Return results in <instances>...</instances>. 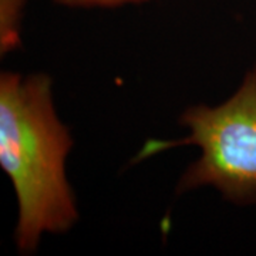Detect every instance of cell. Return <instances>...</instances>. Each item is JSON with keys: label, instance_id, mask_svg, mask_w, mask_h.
I'll list each match as a JSON object with an SVG mask.
<instances>
[{"label": "cell", "instance_id": "277c9868", "mask_svg": "<svg viewBox=\"0 0 256 256\" xmlns=\"http://www.w3.org/2000/svg\"><path fill=\"white\" fill-rule=\"evenodd\" d=\"M56 2L76 8H116L127 3H141L146 0H56Z\"/></svg>", "mask_w": 256, "mask_h": 256}, {"label": "cell", "instance_id": "3957f363", "mask_svg": "<svg viewBox=\"0 0 256 256\" xmlns=\"http://www.w3.org/2000/svg\"><path fill=\"white\" fill-rule=\"evenodd\" d=\"M23 0H2V52L18 46V13Z\"/></svg>", "mask_w": 256, "mask_h": 256}, {"label": "cell", "instance_id": "6da1fadb", "mask_svg": "<svg viewBox=\"0 0 256 256\" xmlns=\"http://www.w3.org/2000/svg\"><path fill=\"white\" fill-rule=\"evenodd\" d=\"M73 146L57 118L52 80L44 74L0 77V166L18 198L16 244L36 250L46 232H64L77 220L66 178V158Z\"/></svg>", "mask_w": 256, "mask_h": 256}, {"label": "cell", "instance_id": "7a4b0ae2", "mask_svg": "<svg viewBox=\"0 0 256 256\" xmlns=\"http://www.w3.org/2000/svg\"><path fill=\"white\" fill-rule=\"evenodd\" d=\"M181 124L188 134L180 140H151L137 161L176 146H195L201 156L188 168L178 192L210 185L238 204L256 202V70L245 76L236 92L216 107L186 110Z\"/></svg>", "mask_w": 256, "mask_h": 256}]
</instances>
